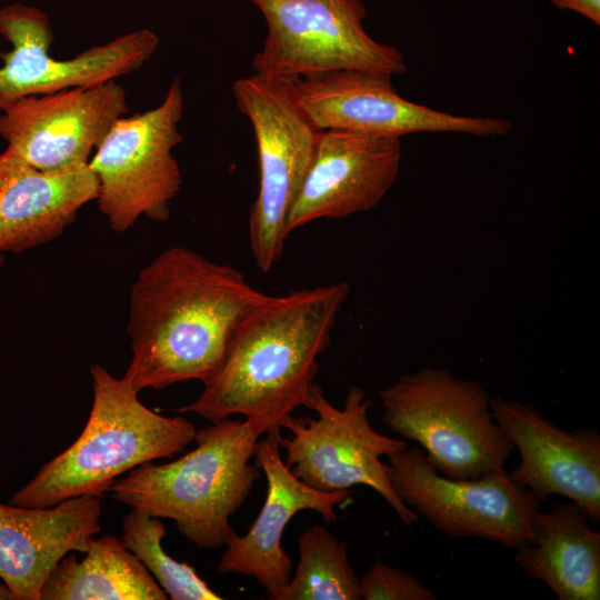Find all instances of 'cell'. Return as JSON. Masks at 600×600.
I'll return each instance as SVG.
<instances>
[{"label": "cell", "instance_id": "obj_17", "mask_svg": "<svg viewBox=\"0 0 600 600\" xmlns=\"http://www.w3.org/2000/svg\"><path fill=\"white\" fill-rule=\"evenodd\" d=\"M101 513L97 496L47 508L0 503V579L14 600H39L58 562L71 551H87L101 530Z\"/></svg>", "mask_w": 600, "mask_h": 600}, {"label": "cell", "instance_id": "obj_10", "mask_svg": "<svg viewBox=\"0 0 600 600\" xmlns=\"http://www.w3.org/2000/svg\"><path fill=\"white\" fill-rule=\"evenodd\" d=\"M267 24L256 74L301 78L336 70L407 71L402 53L372 39L361 0H246Z\"/></svg>", "mask_w": 600, "mask_h": 600}, {"label": "cell", "instance_id": "obj_8", "mask_svg": "<svg viewBox=\"0 0 600 600\" xmlns=\"http://www.w3.org/2000/svg\"><path fill=\"white\" fill-rule=\"evenodd\" d=\"M183 93L179 78L162 102L120 117L89 160L99 183L98 206L112 230L123 232L144 216L163 222L182 178L172 150L183 141L179 122Z\"/></svg>", "mask_w": 600, "mask_h": 600}, {"label": "cell", "instance_id": "obj_25", "mask_svg": "<svg viewBox=\"0 0 600 600\" xmlns=\"http://www.w3.org/2000/svg\"><path fill=\"white\" fill-rule=\"evenodd\" d=\"M0 600H14L12 592L1 579H0Z\"/></svg>", "mask_w": 600, "mask_h": 600}, {"label": "cell", "instance_id": "obj_21", "mask_svg": "<svg viewBox=\"0 0 600 600\" xmlns=\"http://www.w3.org/2000/svg\"><path fill=\"white\" fill-rule=\"evenodd\" d=\"M293 577L276 600H360L359 577L350 564L347 542L314 524L298 539Z\"/></svg>", "mask_w": 600, "mask_h": 600}, {"label": "cell", "instance_id": "obj_7", "mask_svg": "<svg viewBox=\"0 0 600 600\" xmlns=\"http://www.w3.org/2000/svg\"><path fill=\"white\" fill-rule=\"evenodd\" d=\"M371 404L362 388L350 387L342 408H336L313 382L306 408L313 410L316 418L291 416L283 424L289 434L279 437V447L287 453L286 464L306 484L324 492L367 486L410 527L419 516L398 497L388 477V464L381 460L408 444L371 427Z\"/></svg>", "mask_w": 600, "mask_h": 600}, {"label": "cell", "instance_id": "obj_24", "mask_svg": "<svg viewBox=\"0 0 600 600\" xmlns=\"http://www.w3.org/2000/svg\"><path fill=\"white\" fill-rule=\"evenodd\" d=\"M558 9L577 12L600 24V0H550Z\"/></svg>", "mask_w": 600, "mask_h": 600}, {"label": "cell", "instance_id": "obj_26", "mask_svg": "<svg viewBox=\"0 0 600 600\" xmlns=\"http://www.w3.org/2000/svg\"><path fill=\"white\" fill-rule=\"evenodd\" d=\"M2 262H3V257H2V254L0 253V267H1Z\"/></svg>", "mask_w": 600, "mask_h": 600}, {"label": "cell", "instance_id": "obj_4", "mask_svg": "<svg viewBox=\"0 0 600 600\" xmlns=\"http://www.w3.org/2000/svg\"><path fill=\"white\" fill-rule=\"evenodd\" d=\"M93 401L77 440L43 464L11 498V504L47 508L80 496L103 497L119 477L194 441V426L146 407L123 378L91 367Z\"/></svg>", "mask_w": 600, "mask_h": 600}, {"label": "cell", "instance_id": "obj_5", "mask_svg": "<svg viewBox=\"0 0 600 600\" xmlns=\"http://www.w3.org/2000/svg\"><path fill=\"white\" fill-rule=\"evenodd\" d=\"M379 397L388 429L416 441L449 479H472L504 469L514 449L478 381L423 368L400 377Z\"/></svg>", "mask_w": 600, "mask_h": 600}, {"label": "cell", "instance_id": "obj_20", "mask_svg": "<svg viewBox=\"0 0 600 600\" xmlns=\"http://www.w3.org/2000/svg\"><path fill=\"white\" fill-rule=\"evenodd\" d=\"M164 591L121 539H91L84 557H63L39 600H166Z\"/></svg>", "mask_w": 600, "mask_h": 600}, {"label": "cell", "instance_id": "obj_14", "mask_svg": "<svg viewBox=\"0 0 600 600\" xmlns=\"http://www.w3.org/2000/svg\"><path fill=\"white\" fill-rule=\"evenodd\" d=\"M494 420L520 453L509 472L541 502L560 494L600 521V433L593 427L564 430L529 404L490 398Z\"/></svg>", "mask_w": 600, "mask_h": 600}, {"label": "cell", "instance_id": "obj_15", "mask_svg": "<svg viewBox=\"0 0 600 600\" xmlns=\"http://www.w3.org/2000/svg\"><path fill=\"white\" fill-rule=\"evenodd\" d=\"M400 138L322 130L286 232L318 219L343 218L379 204L399 176Z\"/></svg>", "mask_w": 600, "mask_h": 600}, {"label": "cell", "instance_id": "obj_12", "mask_svg": "<svg viewBox=\"0 0 600 600\" xmlns=\"http://www.w3.org/2000/svg\"><path fill=\"white\" fill-rule=\"evenodd\" d=\"M392 77L348 69L297 78L298 103L320 130L401 138L419 132L496 137L513 129L507 119L456 116L406 100L394 89Z\"/></svg>", "mask_w": 600, "mask_h": 600}, {"label": "cell", "instance_id": "obj_3", "mask_svg": "<svg viewBox=\"0 0 600 600\" xmlns=\"http://www.w3.org/2000/svg\"><path fill=\"white\" fill-rule=\"evenodd\" d=\"M262 428L250 419L211 422L196 432V448L179 459L143 463L110 487L111 499L174 521L200 548L223 547L230 518L246 502L259 468L250 463Z\"/></svg>", "mask_w": 600, "mask_h": 600}, {"label": "cell", "instance_id": "obj_16", "mask_svg": "<svg viewBox=\"0 0 600 600\" xmlns=\"http://www.w3.org/2000/svg\"><path fill=\"white\" fill-rule=\"evenodd\" d=\"M278 439L266 434L257 442L253 459L267 479L266 499L246 534L230 531L217 566L221 573L254 578L271 600H276L291 579L292 561L282 547L289 521L299 511L313 510L326 522H334L336 508L347 502L352 493L350 489L324 492L302 482L282 460Z\"/></svg>", "mask_w": 600, "mask_h": 600}, {"label": "cell", "instance_id": "obj_6", "mask_svg": "<svg viewBox=\"0 0 600 600\" xmlns=\"http://www.w3.org/2000/svg\"><path fill=\"white\" fill-rule=\"evenodd\" d=\"M296 79L253 73L232 86L236 104L251 122L257 144L260 181L250 210L249 237L253 259L263 272L282 254L287 217L322 131L299 106Z\"/></svg>", "mask_w": 600, "mask_h": 600}, {"label": "cell", "instance_id": "obj_22", "mask_svg": "<svg viewBox=\"0 0 600 600\" xmlns=\"http://www.w3.org/2000/svg\"><path fill=\"white\" fill-rule=\"evenodd\" d=\"M167 534L160 518L131 509L122 521L121 540L171 600H220L196 569L171 558L162 548Z\"/></svg>", "mask_w": 600, "mask_h": 600}, {"label": "cell", "instance_id": "obj_1", "mask_svg": "<svg viewBox=\"0 0 600 600\" xmlns=\"http://www.w3.org/2000/svg\"><path fill=\"white\" fill-rule=\"evenodd\" d=\"M267 296L229 264L186 247L164 250L131 287L132 358L123 379L138 392L190 380L204 383L239 323Z\"/></svg>", "mask_w": 600, "mask_h": 600}, {"label": "cell", "instance_id": "obj_2", "mask_svg": "<svg viewBox=\"0 0 600 600\" xmlns=\"http://www.w3.org/2000/svg\"><path fill=\"white\" fill-rule=\"evenodd\" d=\"M348 296L344 281L268 294L239 323L201 394L177 411L210 422L240 414L264 434L280 437L292 412L306 407L319 371L317 359L330 346L331 329Z\"/></svg>", "mask_w": 600, "mask_h": 600}, {"label": "cell", "instance_id": "obj_13", "mask_svg": "<svg viewBox=\"0 0 600 600\" xmlns=\"http://www.w3.org/2000/svg\"><path fill=\"white\" fill-rule=\"evenodd\" d=\"M128 110L116 81L30 96L0 111L7 149L44 171L87 166L93 149Z\"/></svg>", "mask_w": 600, "mask_h": 600}, {"label": "cell", "instance_id": "obj_9", "mask_svg": "<svg viewBox=\"0 0 600 600\" xmlns=\"http://www.w3.org/2000/svg\"><path fill=\"white\" fill-rule=\"evenodd\" d=\"M388 477L401 501L439 532L489 540L514 550L536 539L542 502L506 468L463 480L442 476L420 447L387 456Z\"/></svg>", "mask_w": 600, "mask_h": 600}, {"label": "cell", "instance_id": "obj_23", "mask_svg": "<svg viewBox=\"0 0 600 600\" xmlns=\"http://www.w3.org/2000/svg\"><path fill=\"white\" fill-rule=\"evenodd\" d=\"M361 599L364 600H434V593L416 577L374 561L359 578Z\"/></svg>", "mask_w": 600, "mask_h": 600}, {"label": "cell", "instance_id": "obj_18", "mask_svg": "<svg viewBox=\"0 0 600 600\" xmlns=\"http://www.w3.org/2000/svg\"><path fill=\"white\" fill-rule=\"evenodd\" d=\"M98 193L89 164L44 171L6 149L0 153V253L54 240Z\"/></svg>", "mask_w": 600, "mask_h": 600}, {"label": "cell", "instance_id": "obj_11", "mask_svg": "<svg viewBox=\"0 0 600 600\" xmlns=\"http://www.w3.org/2000/svg\"><path fill=\"white\" fill-rule=\"evenodd\" d=\"M0 36L11 44L0 66V111L26 97L92 87L134 72L160 44L156 32L139 29L61 60L50 54L54 33L49 17L19 2L0 8Z\"/></svg>", "mask_w": 600, "mask_h": 600}, {"label": "cell", "instance_id": "obj_19", "mask_svg": "<svg viewBox=\"0 0 600 600\" xmlns=\"http://www.w3.org/2000/svg\"><path fill=\"white\" fill-rule=\"evenodd\" d=\"M576 502L539 511L536 539L517 549L514 561L560 600L600 599V533Z\"/></svg>", "mask_w": 600, "mask_h": 600}]
</instances>
